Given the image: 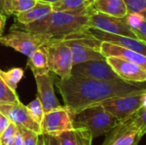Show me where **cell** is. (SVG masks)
I'll return each mask as SVG.
<instances>
[{
  "label": "cell",
  "instance_id": "cell-10",
  "mask_svg": "<svg viewBox=\"0 0 146 145\" xmlns=\"http://www.w3.org/2000/svg\"><path fill=\"white\" fill-rule=\"evenodd\" d=\"M71 73L98 80H114L121 79L107 62L106 59L75 64L73 66Z\"/></svg>",
  "mask_w": 146,
  "mask_h": 145
},
{
  "label": "cell",
  "instance_id": "cell-29",
  "mask_svg": "<svg viewBox=\"0 0 146 145\" xmlns=\"http://www.w3.org/2000/svg\"><path fill=\"white\" fill-rule=\"evenodd\" d=\"M20 132L22 134L23 144L24 145H37L38 137L40 134H38L31 130H28L22 126H18Z\"/></svg>",
  "mask_w": 146,
  "mask_h": 145
},
{
  "label": "cell",
  "instance_id": "cell-27",
  "mask_svg": "<svg viewBox=\"0 0 146 145\" xmlns=\"http://www.w3.org/2000/svg\"><path fill=\"white\" fill-rule=\"evenodd\" d=\"M127 13H136L146 21V0H124Z\"/></svg>",
  "mask_w": 146,
  "mask_h": 145
},
{
  "label": "cell",
  "instance_id": "cell-20",
  "mask_svg": "<svg viewBox=\"0 0 146 145\" xmlns=\"http://www.w3.org/2000/svg\"><path fill=\"white\" fill-rule=\"evenodd\" d=\"M27 66L31 69L34 76L50 72L45 44L39 47L31 56L28 57Z\"/></svg>",
  "mask_w": 146,
  "mask_h": 145
},
{
  "label": "cell",
  "instance_id": "cell-35",
  "mask_svg": "<svg viewBox=\"0 0 146 145\" xmlns=\"http://www.w3.org/2000/svg\"><path fill=\"white\" fill-rule=\"evenodd\" d=\"M6 23V15L3 14H0V36L3 34V32L5 27Z\"/></svg>",
  "mask_w": 146,
  "mask_h": 145
},
{
  "label": "cell",
  "instance_id": "cell-30",
  "mask_svg": "<svg viewBox=\"0 0 146 145\" xmlns=\"http://www.w3.org/2000/svg\"><path fill=\"white\" fill-rule=\"evenodd\" d=\"M126 23L133 29L138 26L145 19L142 15L136 13H127L125 17H123Z\"/></svg>",
  "mask_w": 146,
  "mask_h": 145
},
{
  "label": "cell",
  "instance_id": "cell-17",
  "mask_svg": "<svg viewBox=\"0 0 146 145\" xmlns=\"http://www.w3.org/2000/svg\"><path fill=\"white\" fill-rule=\"evenodd\" d=\"M62 145H92L93 137L85 128H72L56 136Z\"/></svg>",
  "mask_w": 146,
  "mask_h": 145
},
{
  "label": "cell",
  "instance_id": "cell-39",
  "mask_svg": "<svg viewBox=\"0 0 146 145\" xmlns=\"http://www.w3.org/2000/svg\"><path fill=\"white\" fill-rule=\"evenodd\" d=\"M134 145H138V144H134Z\"/></svg>",
  "mask_w": 146,
  "mask_h": 145
},
{
  "label": "cell",
  "instance_id": "cell-31",
  "mask_svg": "<svg viewBox=\"0 0 146 145\" xmlns=\"http://www.w3.org/2000/svg\"><path fill=\"white\" fill-rule=\"evenodd\" d=\"M139 39L146 43V21L144 20L138 26L132 29Z\"/></svg>",
  "mask_w": 146,
  "mask_h": 145
},
{
  "label": "cell",
  "instance_id": "cell-16",
  "mask_svg": "<svg viewBox=\"0 0 146 145\" xmlns=\"http://www.w3.org/2000/svg\"><path fill=\"white\" fill-rule=\"evenodd\" d=\"M100 52L105 56H118L143 67L146 70V56L134 50L109 43L102 42Z\"/></svg>",
  "mask_w": 146,
  "mask_h": 145
},
{
  "label": "cell",
  "instance_id": "cell-32",
  "mask_svg": "<svg viewBox=\"0 0 146 145\" xmlns=\"http://www.w3.org/2000/svg\"><path fill=\"white\" fill-rule=\"evenodd\" d=\"M11 122L2 113H0V136L3 133V132L7 129Z\"/></svg>",
  "mask_w": 146,
  "mask_h": 145
},
{
  "label": "cell",
  "instance_id": "cell-33",
  "mask_svg": "<svg viewBox=\"0 0 146 145\" xmlns=\"http://www.w3.org/2000/svg\"><path fill=\"white\" fill-rule=\"evenodd\" d=\"M45 145H62L58 138L52 135H43Z\"/></svg>",
  "mask_w": 146,
  "mask_h": 145
},
{
  "label": "cell",
  "instance_id": "cell-21",
  "mask_svg": "<svg viewBox=\"0 0 146 145\" xmlns=\"http://www.w3.org/2000/svg\"><path fill=\"white\" fill-rule=\"evenodd\" d=\"M38 0H3V11L6 15H18L32 8Z\"/></svg>",
  "mask_w": 146,
  "mask_h": 145
},
{
  "label": "cell",
  "instance_id": "cell-37",
  "mask_svg": "<svg viewBox=\"0 0 146 145\" xmlns=\"http://www.w3.org/2000/svg\"><path fill=\"white\" fill-rule=\"evenodd\" d=\"M0 14H3L4 15V11H3V0H0Z\"/></svg>",
  "mask_w": 146,
  "mask_h": 145
},
{
  "label": "cell",
  "instance_id": "cell-2",
  "mask_svg": "<svg viewBox=\"0 0 146 145\" xmlns=\"http://www.w3.org/2000/svg\"><path fill=\"white\" fill-rule=\"evenodd\" d=\"M94 10L93 5L73 11L52 10L40 20L29 24L16 22L11 28L51 34L53 37H64L74 32L87 30L89 28V15Z\"/></svg>",
  "mask_w": 146,
  "mask_h": 145
},
{
  "label": "cell",
  "instance_id": "cell-11",
  "mask_svg": "<svg viewBox=\"0 0 146 145\" xmlns=\"http://www.w3.org/2000/svg\"><path fill=\"white\" fill-rule=\"evenodd\" d=\"M0 113L4 115L10 122L17 126H22L38 134H41V127L29 115L26 106L20 102L0 103Z\"/></svg>",
  "mask_w": 146,
  "mask_h": 145
},
{
  "label": "cell",
  "instance_id": "cell-22",
  "mask_svg": "<svg viewBox=\"0 0 146 145\" xmlns=\"http://www.w3.org/2000/svg\"><path fill=\"white\" fill-rule=\"evenodd\" d=\"M93 0H59L51 4L54 11H73L92 6Z\"/></svg>",
  "mask_w": 146,
  "mask_h": 145
},
{
  "label": "cell",
  "instance_id": "cell-14",
  "mask_svg": "<svg viewBox=\"0 0 146 145\" xmlns=\"http://www.w3.org/2000/svg\"><path fill=\"white\" fill-rule=\"evenodd\" d=\"M106 61L121 79L130 82H146V70L139 64L118 56H107Z\"/></svg>",
  "mask_w": 146,
  "mask_h": 145
},
{
  "label": "cell",
  "instance_id": "cell-9",
  "mask_svg": "<svg viewBox=\"0 0 146 145\" xmlns=\"http://www.w3.org/2000/svg\"><path fill=\"white\" fill-rule=\"evenodd\" d=\"M40 127L43 135L58 136L62 132L74 128L73 114L65 105L44 113Z\"/></svg>",
  "mask_w": 146,
  "mask_h": 145
},
{
  "label": "cell",
  "instance_id": "cell-18",
  "mask_svg": "<svg viewBox=\"0 0 146 145\" xmlns=\"http://www.w3.org/2000/svg\"><path fill=\"white\" fill-rule=\"evenodd\" d=\"M51 11L52 7L50 3L38 0L32 8L16 15V22L21 24H29L44 18Z\"/></svg>",
  "mask_w": 146,
  "mask_h": 145
},
{
  "label": "cell",
  "instance_id": "cell-19",
  "mask_svg": "<svg viewBox=\"0 0 146 145\" xmlns=\"http://www.w3.org/2000/svg\"><path fill=\"white\" fill-rule=\"evenodd\" d=\"M95 10L115 17L123 18L127 14L124 0H93Z\"/></svg>",
  "mask_w": 146,
  "mask_h": 145
},
{
  "label": "cell",
  "instance_id": "cell-34",
  "mask_svg": "<svg viewBox=\"0 0 146 145\" xmlns=\"http://www.w3.org/2000/svg\"><path fill=\"white\" fill-rule=\"evenodd\" d=\"M11 145H24L23 144V138H22V134L20 132L18 126H17V131L15 134V138L13 140V143Z\"/></svg>",
  "mask_w": 146,
  "mask_h": 145
},
{
  "label": "cell",
  "instance_id": "cell-38",
  "mask_svg": "<svg viewBox=\"0 0 146 145\" xmlns=\"http://www.w3.org/2000/svg\"><path fill=\"white\" fill-rule=\"evenodd\" d=\"M39 1H42V2H44V3H48L52 4V3H56V2H57L59 0H39Z\"/></svg>",
  "mask_w": 146,
  "mask_h": 145
},
{
  "label": "cell",
  "instance_id": "cell-1",
  "mask_svg": "<svg viewBox=\"0 0 146 145\" xmlns=\"http://www.w3.org/2000/svg\"><path fill=\"white\" fill-rule=\"evenodd\" d=\"M56 87L65 106L73 115L109 98L146 92L145 82H130L122 79L98 80L74 74L66 79H60Z\"/></svg>",
  "mask_w": 146,
  "mask_h": 145
},
{
  "label": "cell",
  "instance_id": "cell-8",
  "mask_svg": "<svg viewBox=\"0 0 146 145\" xmlns=\"http://www.w3.org/2000/svg\"><path fill=\"white\" fill-rule=\"evenodd\" d=\"M88 26L89 28H96L116 35L139 38L132 28L126 23L124 18L115 17L97 10H94L89 15Z\"/></svg>",
  "mask_w": 146,
  "mask_h": 145
},
{
  "label": "cell",
  "instance_id": "cell-24",
  "mask_svg": "<svg viewBox=\"0 0 146 145\" xmlns=\"http://www.w3.org/2000/svg\"><path fill=\"white\" fill-rule=\"evenodd\" d=\"M129 119L133 126L139 132L143 137L146 134V108L142 107L137 112L129 116Z\"/></svg>",
  "mask_w": 146,
  "mask_h": 145
},
{
  "label": "cell",
  "instance_id": "cell-4",
  "mask_svg": "<svg viewBox=\"0 0 146 145\" xmlns=\"http://www.w3.org/2000/svg\"><path fill=\"white\" fill-rule=\"evenodd\" d=\"M62 38L71 49L74 65L89 61L106 59L100 52L102 41L96 38L88 29Z\"/></svg>",
  "mask_w": 146,
  "mask_h": 145
},
{
  "label": "cell",
  "instance_id": "cell-5",
  "mask_svg": "<svg viewBox=\"0 0 146 145\" xmlns=\"http://www.w3.org/2000/svg\"><path fill=\"white\" fill-rule=\"evenodd\" d=\"M52 38L51 34L11 28L9 33L0 36V44L13 48L29 57L39 47L46 44Z\"/></svg>",
  "mask_w": 146,
  "mask_h": 145
},
{
  "label": "cell",
  "instance_id": "cell-13",
  "mask_svg": "<svg viewBox=\"0 0 146 145\" xmlns=\"http://www.w3.org/2000/svg\"><path fill=\"white\" fill-rule=\"evenodd\" d=\"M37 85L38 97L44 109V112L47 113L62 105L59 103L54 91V73L51 71L34 76Z\"/></svg>",
  "mask_w": 146,
  "mask_h": 145
},
{
  "label": "cell",
  "instance_id": "cell-6",
  "mask_svg": "<svg viewBox=\"0 0 146 145\" xmlns=\"http://www.w3.org/2000/svg\"><path fill=\"white\" fill-rule=\"evenodd\" d=\"M45 46L50 71L57 74L60 79L69 77L74 66L70 47L62 37H53Z\"/></svg>",
  "mask_w": 146,
  "mask_h": 145
},
{
  "label": "cell",
  "instance_id": "cell-7",
  "mask_svg": "<svg viewBox=\"0 0 146 145\" xmlns=\"http://www.w3.org/2000/svg\"><path fill=\"white\" fill-rule=\"evenodd\" d=\"M145 96L146 92L132 94L109 98L100 102L99 103L119 121H122L137 112L144 106Z\"/></svg>",
  "mask_w": 146,
  "mask_h": 145
},
{
  "label": "cell",
  "instance_id": "cell-23",
  "mask_svg": "<svg viewBox=\"0 0 146 145\" xmlns=\"http://www.w3.org/2000/svg\"><path fill=\"white\" fill-rule=\"evenodd\" d=\"M24 76V71L21 68H13L9 71L0 69V77L3 82L13 91L16 92L18 83Z\"/></svg>",
  "mask_w": 146,
  "mask_h": 145
},
{
  "label": "cell",
  "instance_id": "cell-26",
  "mask_svg": "<svg viewBox=\"0 0 146 145\" xmlns=\"http://www.w3.org/2000/svg\"><path fill=\"white\" fill-rule=\"evenodd\" d=\"M20 102L15 91H13L0 77V103H12Z\"/></svg>",
  "mask_w": 146,
  "mask_h": 145
},
{
  "label": "cell",
  "instance_id": "cell-15",
  "mask_svg": "<svg viewBox=\"0 0 146 145\" xmlns=\"http://www.w3.org/2000/svg\"><path fill=\"white\" fill-rule=\"evenodd\" d=\"M88 31L102 42H109L146 56V43L139 38L106 32L96 28H88Z\"/></svg>",
  "mask_w": 146,
  "mask_h": 145
},
{
  "label": "cell",
  "instance_id": "cell-3",
  "mask_svg": "<svg viewBox=\"0 0 146 145\" xmlns=\"http://www.w3.org/2000/svg\"><path fill=\"white\" fill-rule=\"evenodd\" d=\"M120 121L99 103L90 105L73 115V126L91 132L93 138L107 135Z\"/></svg>",
  "mask_w": 146,
  "mask_h": 145
},
{
  "label": "cell",
  "instance_id": "cell-12",
  "mask_svg": "<svg viewBox=\"0 0 146 145\" xmlns=\"http://www.w3.org/2000/svg\"><path fill=\"white\" fill-rule=\"evenodd\" d=\"M142 136L133 126L129 117L120 122L107 134L102 145H134L138 144Z\"/></svg>",
  "mask_w": 146,
  "mask_h": 145
},
{
  "label": "cell",
  "instance_id": "cell-36",
  "mask_svg": "<svg viewBox=\"0 0 146 145\" xmlns=\"http://www.w3.org/2000/svg\"><path fill=\"white\" fill-rule=\"evenodd\" d=\"M37 145H45L44 144V136H43V134H40V135H39Z\"/></svg>",
  "mask_w": 146,
  "mask_h": 145
},
{
  "label": "cell",
  "instance_id": "cell-25",
  "mask_svg": "<svg viewBox=\"0 0 146 145\" xmlns=\"http://www.w3.org/2000/svg\"><path fill=\"white\" fill-rule=\"evenodd\" d=\"M27 112L29 113L30 116L37 122L40 125L44 115V109L43 106L41 104V102L39 101L38 97H36L33 101H32L29 104H27L26 106Z\"/></svg>",
  "mask_w": 146,
  "mask_h": 145
},
{
  "label": "cell",
  "instance_id": "cell-28",
  "mask_svg": "<svg viewBox=\"0 0 146 145\" xmlns=\"http://www.w3.org/2000/svg\"><path fill=\"white\" fill-rule=\"evenodd\" d=\"M17 131V126L14 123H10L3 133L0 136V145H11L13 143L15 134Z\"/></svg>",
  "mask_w": 146,
  "mask_h": 145
}]
</instances>
